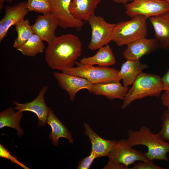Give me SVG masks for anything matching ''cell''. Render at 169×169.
I'll return each instance as SVG.
<instances>
[{"label": "cell", "instance_id": "6", "mask_svg": "<svg viewBox=\"0 0 169 169\" xmlns=\"http://www.w3.org/2000/svg\"><path fill=\"white\" fill-rule=\"evenodd\" d=\"M76 67L64 69L63 73L85 78L92 84L120 81L119 70L108 67L94 66L76 62Z\"/></svg>", "mask_w": 169, "mask_h": 169}, {"label": "cell", "instance_id": "35", "mask_svg": "<svg viewBox=\"0 0 169 169\" xmlns=\"http://www.w3.org/2000/svg\"><path fill=\"white\" fill-rule=\"evenodd\" d=\"M168 161L169 163V158H168ZM168 169H169V167Z\"/></svg>", "mask_w": 169, "mask_h": 169}, {"label": "cell", "instance_id": "31", "mask_svg": "<svg viewBox=\"0 0 169 169\" xmlns=\"http://www.w3.org/2000/svg\"><path fill=\"white\" fill-rule=\"evenodd\" d=\"M161 98L163 105L169 108V91H165Z\"/></svg>", "mask_w": 169, "mask_h": 169}, {"label": "cell", "instance_id": "2", "mask_svg": "<svg viewBox=\"0 0 169 169\" xmlns=\"http://www.w3.org/2000/svg\"><path fill=\"white\" fill-rule=\"evenodd\" d=\"M127 134V140L132 147L142 145L147 147V151L143 154L149 160L168 161L166 155L169 152V143L158 133H153L150 128L145 125L138 130L129 129Z\"/></svg>", "mask_w": 169, "mask_h": 169}, {"label": "cell", "instance_id": "26", "mask_svg": "<svg viewBox=\"0 0 169 169\" xmlns=\"http://www.w3.org/2000/svg\"><path fill=\"white\" fill-rule=\"evenodd\" d=\"M161 120V129L158 133L165 141H169V108L163 112Z\"/></svg>", "mask_w": 169, "mask_h": 169}, {"label": "cell", "instance_id": "29", "mask_svg": "<svg viewBox=\"0 0 169 169\" xmlns=\"http://www.w3.org/2000/svg\"><path fill=\"white\" fill-rule=\"evenodd\" d=\"M130 169H163V167L154 164L153 161L149 162L141 161L136 163Z\"/></svg>", "mask_w": 169, "mask_h": 169}, {"label": "cell", "instance_id": "9", "mask_svg": "<svg viewBox=\"0 0 169 169\" xmlns=\"http://www.w3.org/2000/svg\"><path fill=\"white\" fill-rule=\"evenodd\" d=\"M48 88L49 87L47 85L42 87L38 96L31 102L20 104L16 101H13V103L15 105L14 109L20 112L27 111L35 113L38 119V125L45 126L47 124L49 108L47 106L45 103L44 96Z\"/></svg>", "mask_w": 169, "mask_h": 169}, {"label": "cell", "instance_id": "17", "mask_svg": "<svg viewBox=\"0 0 169 169\" xmlns=\"http://www.w3.org/2000/svg\"><path fill=\"white\" fill-rule=\"evenodd\" d=\"M101 0H72L69 10L75 19L87 22L90 17L95 13Z\"/></svg>", "mask_w": 169, "mask_h": 169}, {"label": "cell", "instance_id": "13", "mask_svg": "<svg viewBox=\"0 0 169 169\" xmlns=\"http://www.w3.org/2000/svg\"><path fill=\"white\" fill-rule=\"evenodd\" d=\"M53 75L59 86L67 92L69 99L72 101H74L79 91L84 89L89 91L93 84L85 78L62 72H54Z\"/></svg>", "mask_w": 169, "mask_h": 169}, {"label": "cell", "instance_id": "19", "mask_svg": "<svg viewBox=\"0 0 169 169\" xmlns=\"http://www.w3.org/2000/svg\"><path fill=\"white\" fill-rule=\"evenodd\" d=\"M47 122L50 126L52 129L49 138L54 146H57L59 145L58 140L60 137L64 138L71 144H74L71 132L68 130L50 108Z\"/></svg>", "mask_w": 169, "mask_h": 169}, {"label": "cell", "instance_id": "16", "mask_svg": "<svg viewBox=\"0 0 169 169\" xmlns=\"http://www.w3.org/2000/svg\"><path fill=\"white\" fill-rule=\"evenodd\" d=\"M149 19L160 48L169 52V12Z\"/></svg>", "mask_w": 169, "mask_h": 169}, {"label": "cell", "instance_id": "14", "mask_svg": "<svg viewBox=\"0 0 169 169\" xmlns=\"http://www.w3.org/2000/svg\"><path fill=\"white\" fill-rule=\"evenodd\" d=\"M26 3L27 2H23L12 6H6L5 14L0 21V42L6 36L10 28L24 19L29 12Z\"/></svg>", "mask_w": 169, "mask_h": 169}, {"label": "cell", "instance_id": "25", "mask_svg": "<svg viewBox=\"0 0 169 169\" xmlns=\"http://www.w3.org/2000/svg\"><path fill=\"white\" fill-rule=\"evenodd\" d=\"M26 5L29 12L33 11L43 14L51 13L49 0H27Z\"/></svg>", "mask_w": 169, "mask_h": 169}, {"label": "cell", "instance_id": "5", "mask_svg": "<svg viewBox=\"0 0 169 169\" xmlns=\"http://www.w3.org/2000/svg\"><path fill=\"white\" fill-rule=\"evenodd\" d=\"M126 139L116 141L108 157L109 161L103 169H128L136 161L149 162L141 151L134 149Z\"/></svg>", "mask_w": 169, "mask_h": 169}, {"label": "cell", "instance_id": "32", "mask_svg": "<svg viewBox=\"0 0 169 169\" xmlns=\"http://www.w3.org/2000/svg\"><path fill=\"white\" fill-rule=\"evenodd\" d=\"M134 0H113V1L117 3L122 4L124 5L129 3V2H131Z\"/></svg>", "mask_w": 169, "mask_h": 169}, {"label": "cell", "instance_id": "30", "mask_svg": "<svg viewBox=\"0 0 169 169\" xmlns=\"http://www.w3.org/2000/svg\"><path fill=\"white\" fill-rule=\"evenodd\" d=\"M161 82L163 90L169 91V69L163 76L161 78Z\"/></svg>", "mask_w": 169, "mask_h": 169}, {"label": "cell", "instance_id": "27", "mask_svg": "<svg viewBox=\"0 0 169 169\" xmlns=\"http://www.w3.org/2000/svg\"><path fill=\"white\" fill-rule=\"evenodd\" d=\"M98 158L95 153L91 150L90 155L82 159L79 162V164L77 167L78 169H89L95 159Z\"/></svg>", "mask_w": 169, "mask_h": 169}, {"label": "cell", "instance_id": "18", "mask_svg": "<svg viewBox=\"0 0 169 169\" xmlns=\"http://www.w3.org/2000/svg\"><path fill=\"white\" fill-rule=\"evenodd\" d=\"M83 125L85 129L84 133L89 137L91 144V150L98 157L108 156L116 141L104 139L94 131L88 124L84 122Z\"/></svg>", "mask_w": 169, "mask_h": 169}, {"label": "cell", "instance_id": "8", "mask_svg": "<svg viewBox=\"0 0 169 169\" xmlns=\"http://www.w3.org/2000/svg\"><path fill=\"white\" fill-rule=\"evenodd\" d=\"M91 28V36L88 47L96 50L108 44L111 41L115 24L106 22L101 16L92 14L88 21Z\"/></svg>", "mask_w": 169, "mask_h": 169}, {"label": "cell", "instance_id": "28", "mask_svg": "<svg viewBox=\"0 0 169 169\" xmlns=\"http://www.w3.org/2000/svg\"><path fill=\"white\" fill-rule=\"evenodd\" d=\"M0 145L1 157L9 159L13 163L17 164L24 169H28V167L18 161L16 157L11 156L8 150L3 145L0 144Z\"/></svg>", "mask_w": 169, "mask_h": 169}, {"label": "cell", "instance_id": "21", "mask_svg": "<svg viewBox=\"0 0 169 169\" xmlns=\"http://www.w3.org/2000/svg\"><path fill=\"white\" fill-rule=\"evenodd\" d=\"M79 62L85 65L108 67L115 64L116 60L112 49L107 44L99 49L94 56L83 58Z\"/></svg>", "mask_w": 169, "mask_h": 169}, {"label": "cell", "instance_id": "15", "mask_svg": "<svg viewBox=\"0 0 169 169\" xmlns=\"http://www.w3.org/2000/svg\"><path fill=\"white\" fill-rule=\"evenodd\" d=\"M129 87L122 85L120 81L93 84L89 92L94 95L105 96L109 100L124 99Z\"/></svg>", "mask_w": 169, "mask_h": 169}, {"label": "cell", "instance_id": "12", "mask_svg": "<svg viewBox=\"0 0 169 169\" xmlns=\"http://www.w3.org/2000/svg\"><path fill=\"white\" fill-rule=\"evenodd\" d=\"M58 24L57 18L50 13L38 15L32 26L34 33L43 41L49 44L57 37L55 35V32Z\"/></svg>", "mask_w": 169, "mask_h": 169}, {"label": "cell", "instance_id": "33", "mask_svg": "<svg viewBox=\"0 0 169 169\" xmlns=\"http://www.w3.org/2000/svg\"><path fill=\"white\" fill-rule=\"evenodd\" d=\"M14 0H0V10L1 11L3 8V4L4 1L8 3H11Z\"/></svg>", "mask_w": 169, "mask_h": 169}, {"label": "cell", "instance_id": "3", "mask_svg": "<svg viewBox=\"0 0 169 169\" xmlns=\"http://www.w3.org/2000/svg\"><path fill=\"white\" fill-rule=\"evenodd\" d=\"M125 95L121 108L127 107L136 100L155 96L158 97L163 90L161 78L153 74L141 72L137 77Z\"/></svg>", "mask_w": 169, "mask_h": 169}, {"label": "cell", "instance_id": "1", "mask_svg": "<svg viewBox=\"0 0 169 169\" xmlns=\"http://www.w3.org/2000/svg\"><path fill=\"white\" fill-rule=\"evenodd\" d=\"M82 45L77 36L66 34L56 38L48 44L45 60L51 68L62 71L73 67L82 54Z\"/></svg>", "mask_w": 169, "mask_h": 169}, {"label": "cell", "instance_id": "20", "mask_svg": "<svg viewBox=\"0 0 169 169\" xmlns=\"http://www.w3.org/2000/svg\"><path fill=\"white\" fill-rule=\"evenodd\" d=\"M147 66L139 61L127 60L124 63L119 70V75L125 87L133 84L138 75L143 70L147 68Z\"/></svg>", "mask_w": 169, "mask_h": 169}, {"label": "cell", "instance_id": "22", "mask_svg": "<svg viewBox=\"0 0 169 169\" xmlns=\"http://www.w3.org/2000/svg\"><path fill=\"white\" fill-rule=\"evenodd\" d=\"M14 108H10L0 113V129L5 127L14 128L18 131V135L21 137L23 132L20 125L23 113L18 110L16 112Z\"/></svg>", "mask_w": 169, "mask_h": 169}, {"label": "cell", "instance_id": "4", "mask_svg": "<svg viewBox=\"0 0 169 169\" xmlns=\"http://www.w3.org/2000/svg\"><path fill=\"white\" fill-rule=\"evenodd\" d=\"M146 17L136 16L130 20L122 21L115 24L112 35V40L119 46L127 45L147 34Z\"/></svg>", "mask_w": 169, "mask_h": 169}, {"label": "cell", "instance_id": "7", "mask_svg": "<svg viewBox=\"0 0 169 169\" xmlns=\"http://www.w3.org/2000/svg\"><path fill=\"white\" fill-rule=\"evenodd\" d=\"M125 7L131 18L141 15L148 19L169 12V3L165 0H134Z\"/></svg>", "mask_w": 169, "mask_h": 169}, {"label": "cell", "instance_id": "10", "mask_svg": "<svg viewBox=\"0 0 169 169\" xmlns=\"http://www.w3.org/2000/svg\"><path fill=\"white\" fill-rule=\"evenodd\" d=\"M51 7V13L58 18V26L64 29L73 28L79 31L84 22L74 18L69 10L72 0H49Z\"/></svg>", "mask_w": 169, "mask_h": 169}, {"label": "cell", "instance_id": "24", "mask_svg": "<svg viewBox=\"0 0 169 169\" xmlns=\"http://www.w3.org/2000/svg\"><path fill=\"white\" fill-rule=\"evenodd\" d=\"M15 29L18 36L15 39L13 46L16 49L25 43L34 34L32 26L28 19H23L15 25Z\"/></svg>", "mask_w": 169, "mask_h": 169}, {"label": "cell", "instance_id": "23", "mask_svg": "<svg viewBox=\"0 0 169 169\" xmlns=\"http://www.w3.org/2000/svg\"><path fill=\"white\" fill-rule=\"evenodd\" d=\"M43 41L34 34L25 43L16 49L24 56L34 57L43 52L45 48Z\"/></svg>", "mask_w": 169, "mask_h": 169}, {"label": "cell", "instance_id": "34", "mask_svg": "<svg viewBox=\"0 0 169 169\" xmlns=\"http://www.w3.org/2000/svg\"><path fill=\"white\" fill-rule=\"evenodd\" d=\"M168 3H169V0H165Z\"/></svg>", "mask_w": 169, "mask_h": 169}, {"label": "cell", "instance_id": "11", "mask_svg": "<svg viewBox=\"0 0 169 169\" xmlns=\"http://www.w3.org/2000/svg\"><path fill=\"white\" fill-rule=\"evenodd\" d=\"M123 53V57L127 60L139 61L143 56L150 54L160 48L155 38L143 37L128 44Z\"/></svg>", "mask_w": 169, "mask_h": 169}]
</instances>
